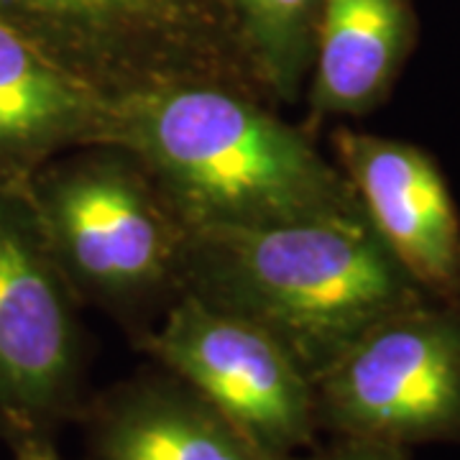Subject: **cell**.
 Segmentation results:
<instances>
[{"mask_svg": "<svg viewBox=\"0 0 460 460\" xmlns=\"http://www.w3.org/2000/svg\"><path fill=\"white\" fill-rule=\"evenodd\" d=\"M274 108L233 84H172L118 100L111 144L144 164L184 233L361 213L341 166Z\"/></svg>", "mask_w": 460, "mask_h": 460, "instance_id": "1", "label": "cell"}, {"mask_svg": "<svg viewBox=\"0 0 460 460\" xmlns=\"http://www.w3.org/2000/svg\"><path fill=\"white\" fill-rule=\"evenodd\" d=\"M181 292L269 332L313 381L366 330L432 299L363 210L187 233Z\"/></svg>", "mask_w": 460, "mask_h": 460, "instance_id": "2", "label": "cell"}, {"mask_svg": "<svg viewBox=\"0 0 460 460\" xmlns=\"http://www.w3.org/2000/svg\"><path fill=\"white\" fill-rule=\"evenodd\" d=\"M26 190L83 305L148 330L181 295L184 228L128 148L95 144L51 159Z\"/></svg>", "mask_w": 460, "mask_h": 460, "instance_id": "3", "label": "cell"}, {"mask_svg": "<svg viewBox=\"0 0 460 460\" xmlns=\"http://www.w3.org/2000/svg\"><path fill=\"white\" fill-rule=\"evenodd\" d=\"M0 23L113 102L181 83L269 100L228 0H0Z\"/></svg>", "mask_w": 460, "mask_h": 460, "instance_id": "4", "label": "cell"}, {"mask_svg": "<svg viewBox=\"0 0 460 460\" xmlns=\"http://www.w3.org/2000/svg\"><path fill=\"white\" fill-rule=\"evenodd\" d=\"M80 296L26 181L0 180V443L54 440L84 410Z\"/></svg>", "mask_w": 460, "mask_h": 460, "instance_id": "5", "label": "cell"}, {"mask_svg": "<svg viewBox=\"0 0 460 460\" xmlns=\"http://www.w3.org/2000/svg\"><path fill=\"white\" fill-rule=\"evenodd\" d=\"M314 411L332 438L460 443V302L392 314L317 374Z\"/></svg>", "mask_w": 460, "mask_h": 460, "instance_id": "6", "label": "cell"}, {"mask_svg": "<svg viewBox=\"0 0 460 460\" xmlns=\"http://www.w3.org/2000/svg\"><path fill=\"white\" fill-rule=\"evenodd\" d=\"M133 341L271 460H299L313 447L320 429L313 378L253 323L181 292Z\"/></svg>", "mask_w": 460, "mask_h": 460, "instance_id": "7", "label": "cell"}, {"mask_svg": "<svg viewBox=\"0 0 460 460\" xmlns=\"http://www.w3.org/2000/svg\"><path fill=\"white\" fill-rule=\"evenodd\" d=\"M335 164L371 228L425 295L460 302V210L435 156L417 144L338 128Z\"/></svg>", "mask_w": 460, "mask_h": 460, "instance_id": "8", "label": "cell"}, {"mask_svg": "<svg viewBox=\"0 0 460 460\" xmlns=\"http://www.w3.org/2000/svg\"><path fill=\"white\" fill-rule=\"evenodd\" d=\"M80 420L87 460H271L166 368L115 384Z\"/></svg>", "mask_w": 460, "mask_h": 460, "instance_id": "9", "label": "cell"}, {"mask_svg": "<svg viewBox=\"0 0 460 460\" xmlns=\"http://www.w3.org/2000/svg\"><path fill=\"white\" fill-rule=\"evenodd\" d=\"M115 102L0 23V180L29 181L66 151L111 144Z\"/></svg>", "mask_w": 460, "mask_h": 460, "instance_id": "10", "label": "cell"}, {"mask_svg": "<svg viewBox=\"0 0 460 460\" xmlns=\"http://www.w3.org/2000/svg\"><path fill=\"white\" fill-rule=\"evenodd\" d=\"M417 31L411 0H320L305 90L313 120L378 111L410 62Z\"/></svg>", "mask_w": 460, "mask_h": 460, "instance_id": "11", "label": "cell"}, {"mask_svg": "<svg viewBox=\"0 0 460 460\" xmlns=\"http://www.w3.org/2000/svg\"><path fill=\"white\" fill-rule=\"evenodd\" d=\"M241 41L274 105L305 95L314 54L320 0H228Z\"/></svg>", "mask_w": 460, "mask_h": 460, "instance_id": "12", "label": "cell"}, {"mask_svg": "<svg viewBox=\"0 0 460 460\" xmlns=\"http://www.w3.org/2000/svg\"><path fill=\"white\" fill-rule=\"evenodd\" d=\"M410 447L376 440H361V438H332L320 450H313L302 460H410Z\"/></svg>", "mask_w": 460, "mask_h": 460, "instance_id": "13", "label": "cell"}, {"mask_svg": "<svg viewBox=\"0 0 460 460\" xmlns=\"http://www.w3.org/2000/svg\"><path fill=\"white\" fill-rule=\"evenodd\" d=\"M11 450H13V460H65L54 440H29Z\"/></svg>", "mask_w": 460, "mask_h": 460, "instance_id": "14", "label": "cell"}]
</instances>
